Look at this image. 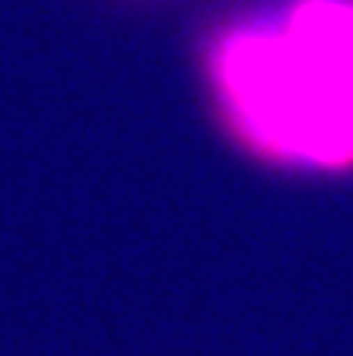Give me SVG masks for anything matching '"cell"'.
Listing matches in <instances>:
<instances>
[{
  "mask_svg": "<svg viewBox=\"0 0 353 356\" xmlns=\"http://www.w3.org/2000/svg\"><path fill=\"white\" fill-rule=\"evenodd\" d=\"M202 72L217 122L249 159L353 173V0H267L227 18Z\"/></svg>",
  "mask_w": 353,
  "mask_h": 356,
  "instance_id": "6da1fadb",
  "label": "cell"
}]
</instances>
